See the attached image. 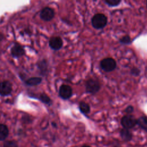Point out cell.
Instances as JSON below:
<instances>
[{"label": "cell", "mask_w": 147, "mask_h": 147, "mask_svg": "<svg viewBox=\"0 0 147 147\" xmlns=\"http://www.w3.org/2000/svg\"><path fill=\"white\" fill-rule=\"evenodd\" d=\"M119 41L122 44L129 45V44H130L131 43V40L130 37L129 35H125V36H123L122 37H121L119 39Z\"/></svg>", "instance_id": "18"}, {"label": "cell", "mask_w": 147, "mask_h": 147, "mask_svg": "<svg viewBox=\"0 0 147 147\" xmlns=\"http://www.w3.org/2000/svg\"><path fill=\"white\" fill-rule=\"evenodd\" d=\"M54 10L49 7H44L40 14V17L41 20L45 21H49L52 20L55 17Z\"/></svg>", "instance_id": "6"}, {"label": "cell", "mask_w": 147, "mask_h": 147, "mask_svg": "<svg viewBox=\"0 0 147 147\" xmlns=\"http://www.w3.org/2000/svg\"><path fill=\"white\" fill-rule=\"evenodd\" d=\"M100 87L99 82L92 78L88 79L85 83L86 92L90 94H95L99 92Z\"/></svg>", "instance_id": "2"}, {"label": "cell", "mask_w": 147, "mask_h": 147, "mask_svg": "<svg viewBox=\"0 0 147 147\" xmlns=\"http://www.w3.org/2000/svg\"><path fill=\"white\" fill-rule=\"evenodd\" d=\"M10 52L13 57L18 58L25 55V51L20 44L17 43L12 47L10 50Z\"/></svg>", "instance_id": "9"}, {"label": "cell", "mask_w": 147, "mask_h": 147, "mask_svg": "<svg viewBox=\"0 0 147 147\" xmlns=\"http://www.w3.org/2000/svg\"><path fill=\"white\" fill-rule=\"evenodd\" d=\"M42 82L40 77H31L25 81V83L29 86H36L40 84Z\"/></svg>", "instance_id": "12"}, {"label": "cell", "mask_w": 147, "mask_h": 147, "mask_svg": "<svg viewBox=\"0 0 147 147\" xmlns=\"http://www.w3.org/2000/svg\"><path fill=\"white\" fill-rule=\"evenodd\" d=\"M59 95L64 100L69 99L72 95V89L71 87L67 84H62L59 88Z\"/></svg>", "instance_id": "5"}, {"label": "cell", "mask_w": 147, "mask_h": 147, "mask_svg": "<svg viewBox=\"0 0 147 147\" xmlns=\"http://www.w3.org/2000/svg\"><path fill=\"white\" fill-rule=\"evenodd\" d=\"M82 147H91V146H88V145H83V146H82Z\"/></svg>", "instance_id": "23"}, {"label": "cell", "mask_w": 147, "mask_h": 147, "mask_svg": "<svg viewBox=\"0 0 147 147\" xmlns=\"http://www.w3.org/2000/svg\"><path fill=\"white\" fill-rule=\"evenodd\" d=\"M9 135V129L7 126L2 123H0V141L5 140Z\"/></svg>", "instance_id": "15"}, {"label": "cell", "mask_w": 147, "mask_h": 147, "mask_svg": "<svg viewBox=\"0 0 147 147\" xmlns=\"http://www.w3.org/2000/svg\"><path fill=\"white\" fill-rule=\"evenodd\" d=\"M100 66L102 69L105 72H110L116 68L117 63L114 59L111 57H106L100 61Z\"/></svg>", "instance_id": "3"}, {"label": "cell", "mask_w": 147, "mask_h": 147, "mask_svg": "<svg viewBox=\"0 0 147 147\" xmlns=\"http://www.w3.org/2000/svg\"><path fill=\"white\" fill-rule=\"evenodd\" d=\"M104 2L110 7H115L121 3V0H105Z\"/></svg>", "instance_id": "17"}, {"label": "cell", "mask_w": 147, "mask_h": 147, "mask_svg": "<svg viewBox=\"0 0 147 147\" xmlns=\"http://www.w3.org/2000/svg\"><path fill=\"white\" fill-rule=\"evenodd\" d=\"M146 7H147V1H146Z\"/></svg>", "instance_id": "25"}, {"label": "cell", "mask_w": 147, "mask_h": 147, "mask_svg": "<svg viewBox=\"0 0 147 147\" xmlns=\"http://www.w3.org/2000/svg\"><path fill=\"white\" fill-rule=\"evenodd\" d=\"M120 136L125 141H130L132 139V134L129 129H122L120 131Z\"/></svg>", "instance_id": "13"}, {"label": "cell", "mask_w": 147, "mask_h": 147, "mask_svg": "<svg viewBox=\"0 0 147 147\" xmlns=\"http://www.w3.org/2000/svg\"><path fill=\"white\" fill-rule=\"evenodd\" d=\"M121 124L124 129L129 130L137 125V119L130 114H127L121 118Z\"/></svg>", "instance_id": "4"}, {"label": "cell", "mask_w": 147, "mask_h": 147, "mask_svg": "<svg viewBox=\"0 0 147 147\" xmlns=\"http://www.w3.org/2000/svg\"><path fill=\"white\" fill-rule=\"evenodd\" d=\"M63 45V40L59 36H53L49 39V46L54 51H58L60 49L62 48Z\"/></svg>", "instance_id": "8"}, {"label": "cell", "mask_w": 147, "mask_h": 147, "mask_svg": "<svg viewBox=\"0 0 147 147\" xmlns=\"http://www.w3.org/2000/svg\"><path fill=\"white\" fill-rule=\"evenodd\" d=\"M22 121L24 122L25 123H29L31 121V119H30V118L28 116V115H25V116H23L22 118Z\"/></svg>", "instance_id": "22"}, {"label": "cell", "mask_w": 147, "mask_h": 147, "mask_svg": "<svg viewBox=\"0 0 147 147\" xmlns=\"http://www.w3.org/2000/svg\"><path fill=\"white\" fill-rule=\"evenodd\" d=\"M37 67L40 71V74L45 76L48 74V64L45 59L40 61L37 63Z\"/></svg>", "instance_id": "11"}, {"label": "cell", "mask_w": 147, "mask_h": 147, "mask_svg": "<svg viewBox=\"0 0 147 147\" xmlns=\"http://www.w3.org/2000/svg\"><path fill=\"white\" fill-rule=\"evenodd\" d=\"M3 147H18V144L15 141H6L4 142Z\"/></svg>", "instance_id": "19"}, {"label": "cell", "mask_w": 147, "mask_h": 147, "mask_svg": "<svg viewBox=\"0 0 147 147\" xmlns=\"http://www.w3.org/2000/svg\"><path fill=\"white\" fill-rule=\"evenodd\" d=\"M140 74V70L137 67H133L130 70V74L134 76H138Z\"/></svg>", "instance_id": "20"}, {"label": "cell", "mask_w": 147, "mask_h": 147, "mask_svg": "<svg viewBox=\"0 0 147 147\" xmlns=\"http://www.w3.org/2000/svg\"><path fill=\"white\" fill-rule=\"evenodd\" d=\"M137 125L147 132V117L142 115L137 119Z\"/></svg>", "instance_id": "14"}, {"label": "cell", "mask_w": 147, "mask_h": 147, "mask_svg": "<svg viewBox=\"0 0 147 147\" xmlns=\"http://www.w3.org/2000/svg\"><path fill=\"white\" fill-rule=\"evenodd\" d=\"M12 91V84L8 80H4L0 83V95L6 96L10 95Z\"/></svg>", "instance_id": "7"}, {"label": "cell", "mask_w": 147, "mask_h": 147, "mask_svg": "<svg viewBox=\"0 0 147 147\" xmlns=\"http://www.w3.org/2000/svg\"><path fill=\"white\" fill-rule=\"evenodd\" d=\"M80 111L84 115H87L90 112V105L85 102H80L79 105Z\"/></svg>", "instance_id": "16"}, {"label": "cell", "mask_w": 147, "mask_h": 147, "mask_svg": "<svg viewBox=\"0 0 147 147\" xmlns=\"http://www.w3.org/2000/svg\"><path fill=\"white\" fill-rule=\"evenodd\" d=\"M52 125H53V126H56V123H52Z\"/></svg>", "instance_id": "24"}, {"label": "cell", "mask_w": 147, "mask_h": 147, "mask_svg": "<svg viewBox=\"0 0 147 147\" xmlns=\"http://www.w3.org/2000/svg\"><path fill=\"white\" fill-rule=\"evenodd\" d=\"M30 97L32 98H35L36 99H38L39 100H40L41 102L48 105H52V100L45 93H40L37 95H34V94H32L30 95Z\"/></svg>", "instance_id": "10"}, {"label": "cell", "mask_w": 147, "mask_h": 147, "mask_svg": "<svg viewBox=\"0 0 147 147\" xmlns=\"http://www.w3.org/2000/svg\"><path fill=\"white\" fill-rule=\"evenodd\" d=\"M134 111V107L131 105L128 106L125 110V112L127 114H130Z\"/></svg>", "instance_id": "21"}, {"label": "cell", "mask_w": 147, "mask_h": 147, "mask_svg": "<svg viewBox=\"0 0 147 147\" xmlns=\"http://www.w3.org/2000/svg\"><path fill=\"white\" fill-rule=\"evenodd\" d=\"M107 24V17L102 13H96L91 18V24L94 28L101 29L104 28Z\"/></svg>", "instance_id": "1"}]
</instances>
